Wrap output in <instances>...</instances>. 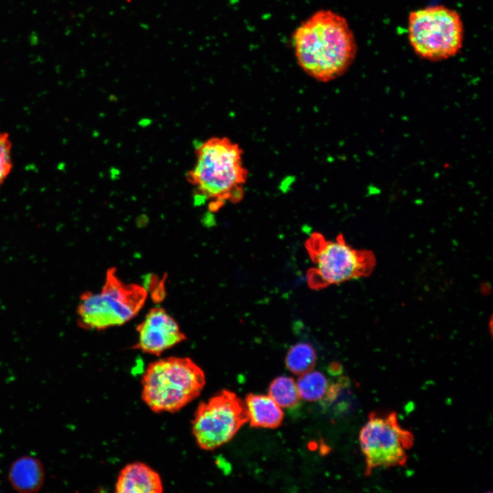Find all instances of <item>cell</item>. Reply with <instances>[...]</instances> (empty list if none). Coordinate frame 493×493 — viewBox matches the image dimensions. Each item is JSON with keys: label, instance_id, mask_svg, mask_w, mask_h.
Masks as SVG:
<instances>
[{"label": "cell", "instance_id": "obj_2", "mask_svg": "<svg viewBox=\"0 0 493 493\" xmlns=\"http://www.w3.org/2000/svg\"><path fill=\"white\" fill-rule=\"evenodd\" d=\"M196 162L187 174L197 203L208 202L212 212L244 196L249 170L241 147L227 137H212L196 147Z\"/></svg>", "mask_w": 493, "mask_h": 493}, {"label": "cell", "instance_id": "obj_8", "mask_svg": "<svg viewBox=\"0 0 493 493\" xmlns=\"http://www.w3.org/2000/svg\"><path fill=\"white\" fill-rule=\"evenodd\" d=\"M247 422L244 403L233 392L223 390L199 404L192 434L200 448L212 451L229 442Z\"/></svg>", "mask_w": 493, "mask_h": 493}, {"label": "cell", "instance_id": "obj_12", "mask_svg": "<svg viewBox=\"0 0 493 493\" xmlns=\"http://www.w3.org/2000/svg\"><path fill=\"white\" fill-rule=\"evenodd\" d=\"M244 404L251 427L274 429L282 423V408L269 395L249 394Z\"/></svg>", "mask_w": 493, "mask_h": 493}, {"label": "cell", "instance_id": "obj_3", "mask_svg": "<svg viewBox=\"0 0 493 493\" xmlns=\"http://www.w3.org/2000/svg\"><path fill=\"white\" fill-rule=\"evenodd\" d=\"M142 399L155 413H174L201 393L203 369L188 357H168L150 363L142 377Z\"/></svg>", "mask_w": 493, "mask_h": 493}, {"label": "cell", "instance_id": "obj_5", "mask_svg": "<svg viewBox=\"0 0 493 493\" xmlns=\"http://www.w3.org/2000/svg\"><path fill=\"white\" fill-rule=\"evenodd\" d=\"M147 297V290L143 286L124 283L114 268H109L99 292L86 291L79 296L77 325L86 330L97 331L122 325L138 314Z\"/></svg>", "mask_w": 493, "mask_h": 493}, {"label": "cell", "instance_id": "obj_14", "mask_svg": "<svg viewBox=\"0 0 493 493\" xmlns=\"http://www.w3.org/2000/svg\"><path fill=\"white\" fill-rule=\"evenodd\" d=\"M317 360L314 349L308 343L299 342L288 350L285 359L287 368L295 375L313 369Z\"/></svg>", "mask_w": 493, "mask_h": 493}, {"label": "cell", "instance_id": "obj_9", "mask_svg": "<svg viewBox=\"0 0 493 493\" xmlns=\"http://www.w3.org/2000/svg\"><path fill=\"white\" fill-rule=\"evenodd\" d=\"M136 331L138 340L134 348L155 355H160L186 339L177 321L159 307L148 312Z\"/></svg>", "mask_w": 493, "mask_h": 493}, {"label": "cell", "instance_id": "obj_15", "mask_svg": "<svg viewBox=\"0 0 493 493\" xmlns=\"http://www.w3.org/2000/svg\"><path fill=\"white\" fill-rule=\"evenodd\" d=\"M268 395L281 407L292 408L301 399L296 382L288 376H279L270 383Z\"/></svg>", "mask_w": 493, "mask_h": 493}, {"label": "cell", "instance_id": "obj_4", "mask_svg": "<svg viewBox=\"0 0 493 493\" xmlns=\"http://www.w3.org/2000/svg\"><path fill=\"white\" fill-rule=\"evenodd\" d=\"M305 246L314 265L306 275L307 283L314 290L368 277L376 265L372 251L353 248L341 233L331 240L314 232L306 240Z\"/></svg>", "mask_w": 493, "mask_h": 493}, {"label": "cell", "instance_id": "obj_1", "mask_svg": "<svg viewBox=\"0 0 493 493\" xmlns=\"http://www.w3.org/2000/svg\"><path fill=\"white\" fill-rule=\"evenodd\" d=\"M292 42L299 65L322 82L344 74L357 53L346 20L329 10H318L302 22L293 34Z\"/></svg>", "mask_w": 493, "mask_h": 493}, {"label": "cell", "instance_id": "obj_7", "mask_svg": "<svg viewBox=\"0 0 493 493\" xmlns=\"http://www.w3.org/2000/svg\"><path fill=\"white\" fill-rule=\"evenodd\" d=\"M414 442L412 432L401 425L395 412H370L359 433L365 475L378 468L405 466Z\"/></svg>", "mask_w": 493, "mask_h": 493}, {"label": "cell", "instance_id": "obj_10", "mask_svg": "<svg viewBox=\"0 0 493 493\" xmlns=\"http://www.w3.org/2000/svg\"><path fill=\"white\" fill-rule=\"evenodd\" d=\"M164 490L160 474L141 462L125 465L115 483L116 493H162Z\"/></svg>", "mask_w": 493, "mask_h": 493}, {"label": "cell", "instance_id": "obj_6", "mask_svg": "<svg viewBox=\"0 0 493 493\" xmlns=\"http://www.w3.org/2000/svg\"><path fill=\"white\" fill-rule=\"evenodd\" d=\"M408 32L415 52L429 60H444L455 55L462 48L464 39L459 15L442 5L412 12Z\"/></svg>", "mask_w": 493, "mask_h": 493}, {"label": "cell", "instance_id": "obj_16", "mask_svg": "<svg viewBox=\"0 0 493 493\" xmlns=\"http://www.w3.org/2000/svg\"><path fill=\"white\" fill-rule=\"evenodd\" d=\"M12 167V143L7 133L0 132V187Z\"/></svg>", "mask_w": 493, "mask_h": 493}, {"label": "cell", "instance_id": "obj_17", "mask_svg": "<svg viewBox=\"0 0 493 493\" xmlns=\"http://www.w3.org/2000/svg\"><path fill=\"white\" fill-rule=\"evenodd\" d=\"M126 1L129 2V1H131V0H126Z\"/></svg>", "mask_w": 493, "mask_h": 493}, {"label": "cell", "instance_id": "obj_11", "mask_svg": "<svg viewBox=\"0 0 493 493\" xmlns=\"http://www.w3.org/2000/svg\"><path fill=\"white\" fill-rule=\"evenodd\" d=\"M8 479L12 488L21 493H32L42 486L45 472L39 459L31 456H23L11 465Z\"/></svg>", "mask_w": 493, "mask_h": 493}, {"label": "cell", "instance_id": "obj_13", "mask_svg": "<svg viewBox=\"0 0 493 493\" xmlns=\"http://www.w3.org/2000/svg\"><path fill=\"white\" fill-rule=\"evenodd\" d=\"M296 384L300 398L307 401L325 399L331 385L322 372L312 370L300 375Z\"/></svg>", "mask_w": 493, "mask_h": 493}]
</instances>
